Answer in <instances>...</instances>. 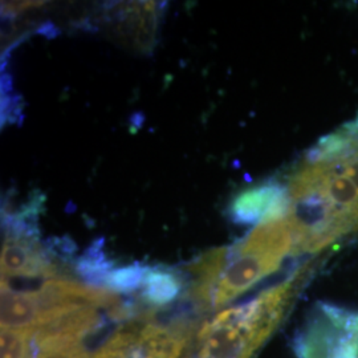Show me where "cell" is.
<instances>
[{
	"instance_id": "obj_1",
	"label": "cell",
	"mask_w": 358,
	"mask_h": 358,
	"mask_svg": "<svg viewBox=\"0 0 358 358\" xmlns=\"http://www.w3.org/2000/svg\"><path fill=\"white\" fill-rule=\"evenodd\" d=\"M294 279L219 313L199 333V358H250L282 317Z\"/></svg>"
},
{
	"instance_id": "obj_2",
	"label": "cell",
	"mask_w": 358,
	"mask_h": 358,
	"mask_svg": "<svg viewBox=\"0 0 358 358\" xmlns=\"http://www.w3.org/2000/svg\"><path fill=\"white\" fill-rule=\"evenodd\" d=\"M294 250V227L288 215L259 223L232 248L230 264L222 272L213 294V306L222 307L248 291L279 269Z\"/></svg>"
},
{
	"instance_id": "obj_3",
	"label": "cell",
	"mask_w": 358,
	"mask_h": 358,
	"mask_svg": "<svg viewBox=\"0 0 358 358\" xmlns=\"http://www.w3.org/2000/svg\"><path fill=\"white\" fill-rule=\"evenodd\" d=\"M291 201L278 182H268L241 192L230 206L231 217L241 224L263 223L287 217Z\"/></svg>"
},
{
	"instance_id": "obj_4",
	"label": "cell",
	"mask_w": 358,
	"mask_h": 358,
	"mask_svg": "<svg viewBox=\"0 0 358 358\" xmlns=\"http://www.w3.org/2000/svg\"><path fill=\"white\" fill-rule=\"evenodd\" d=\"M38 309L32 294H19L1 289V329L35 332Z\"/></svg>"
},
{
	"instance_id": "obj_5",
	"label": "cell",
	"mask_w": 358,
	"mask_h": 358,
	"mask_svg": "<svg viewBox=\"0 0 358 358\" xmlns=\"http://www.w3.org/2000/svg\"><path fill=\"white\" fill-rule=\"evenodd\" d=\"M182 280L174 272L149 269L142 284V296L154 306L170 304L180 292Z\"/></svg>"
},
{
	"instance_id": "obj_6",
	"label": "cell",
	"mask_w": 358,
	"mask_h": 358,
	"mask_svg": "<svg viewBox=\"0 0 358 358\" xmlns=\"http://www.w3.org/2000/svg\"><path fill=\"white\" fill-rule=\"evenodd\" d=\"M101 245L103 241L94 242L77 263V272L92 284H105V279L113 267L112 262L105 259Z\"/></svg>"
},
{
	"instance_id": "obj_7",
	"label": "cell",
	"mask_w": 358,
	"mask_h": 358,
	"mask_svg": "<svg viewBox=\"0 0 358 358\" xmlns=\"http://www.w3.org/2000/svg\"><path fill=\"white\" fill-rule=\"evenodd\" d=\"M149 268L141 264H130L122 268L112 269L105 279V285L113 294H131L142 287Z\"/></svg>"
},
{
	"instance_id": "obj_8",
	"label": "cell",
	"mask_w": 358,
	"mask_h": 358,
	"mask_svg": "<svg viewBox=\"0 0 358 358\" xmlns=\"http://www.w3.org/2000/svg\"><path fill=\"white\" fill-rule=\"evenodd\" d=\"M34 332L1 329V358H31L28 344Z\"/></svg>"
},
{
	"instance_id": "obj_9",
	"label": "cell",
	"mask_w": 358,
	"mask_h": 358,
	"mask_svg": "<svg viewBox=\"0 0 358 358\" xmlns=\"http://www.w3.org/2000/svg\"><path fill=\"white\" fill-rule=\"evenodd\" d=\"M22 110H23V101L19 96L8 94V93L1 94V121L3 122L15 124L16 121H19V115L22 117Z\"/></svg>"
}]
</instances>
